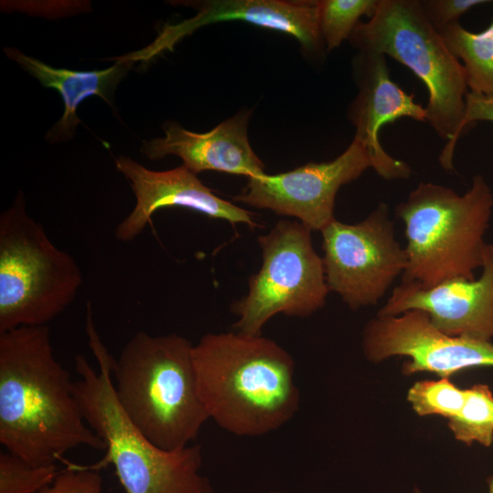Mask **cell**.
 <instances>
[{"mask_svg": "<svg viewBox=\"0 0 493 493\" xmlns=\"http://www.w3.org/2000/svg\"><path fill=\"white\" fill-rule=\"evenodd\" d=\"M70 372L58 361L47 325L0 333V443L35 466L74 448L104 451L86 423Z\"/></svg>", "mask_w": 493, "mask_h": 493, "instance_id": "cell-1", "label": "cell"}, {"mask_svg": "<svg viewBox=\"0 0 493 493\" xmlns=\"http://www.w3.org/2000/svg\"><path fill=\"white\" fill-rule=\"evenodd\" d=\"M200 398L222 429L259 436L290 421L299 410L291 355L262 335L207 333L193 347Z\"/></svg>", "mask_w": 493, "mask_h": 493, "instance_id": "cell-2", "label": "cell"}, {"mask_svg": "<svg viewBox=\"0 0 493 493\" xmlns=\"http://www.w3.org/2000/svg\"><path fill=\"white\" fill-rule=\"evenodd\" d=\"M86 331L99 369L77 354L74 367L79 379L74 381L73 389L86 423L105 445V456L97 467L111 464L126 493H215L209 479L200 473L199 445L176 451L161 449L130 421L115 394V359L102 343L91 314L87 316Z\"/></svg>", "mask_w": 493, "mask_h": 493, "instance_id": "cell-3", "label": "cell"}, {"mask_svg": "<svg viewBox=\"0 0 493 493\" xmlns=\"http://www.w3.org/2000/svg\"><path fill=\"white\" fill-rule=\"evenodd\" d=\"M189 340L136 332L115 359L116 398L137 429L166 451L190 446L209 419L200 398Z\"/></svg>", "mask_w": 493, "mask_h": 493, "instance_id": "cell-4", "label": "cell"}, {"mask_svg": "<svg viewBox=\"0 0 493 493\" xmlns=\"http://www.w3.org/2000/svg\"><path fill=\"white\" fill-rule=\"evenodd\" d=\"M493 208V194L481 175L467 192L420 183L396 205L404 222L406 267L402 282L428 288L454 278H474L482 267L484 235Z\"/></svg>", "mask_w": 493, "mask_h": 493, "instance_id": "cell-5", "label": "cell"}, {"mask_svg": "<svg viewBox=\"0 0 493 493\" xmlns=\"http://www.w3.org/2000/svg\"><path fill=\"white\" fill-rule=\"evenodd\" d=\"M349 41L357 51L394 58L424 82L429 95L426 121L448 140L439 162L451 171L455 145L468 125L466 74L426 19L419 0H380L373 16L359 22Z\"/></svg>", "mask_w": 493, "mask_h": 493, "instance_id": "cell-6", "label": "cell"}, {"mask_svg": "<svg viewBox=\"0 0 493 493\" xmlns=\"http://www.w3.org/2000/svg\"><path fill=\"white\" fill-rule=\"evenodd\" d=\"M80 267L27 212L19 193L0 215V333L47 325L75 299Z\"/></svg>", "mask_w": 493, "mask_h": 493, "instance_id": "cell-7", "label": "cell"}, {"mask_svg": "<svg viewBox=\"0 0 493 493\" xmlns=\"http://www.w3.org/2000/svg\"><path fill=\"white\" fill-rule=\"evenodd\" d=\"M310 234L300 222L280 220L258 236L261 267L249 278L247 294L232 305L237 331L261 335L277 314L308 317L324 306L330 289Z\"/></svg>", "mask_w": 493, "mask_h": 493, "instance_id": "cell-8", "label": "cell"}, {"mask_svg": "<svg viewBox=\"0 0 493 493\" xmlns=\"http://www.w3.org/2000/svg\"><path fill=\"white\" fill-rule=\"evenodd\" d=\"M321 235L328 288L353 310L376 305L406 267L385 203L356 224L334 219Z\"/></svg>", "mask_w": 493, "mask_h": 493, "instance_id": "cell-9", "label": "cell"}, {"mask_svg": "<svg viewBox=\"0 0 493 493\" xmlns=\"http://www.w3.org/2000/svg\"><path fill=\"white\" fill-rule=\"evenodd\" d=\"M364 356L372 362L405 356V375L430 372L440 378L475 367H493V343L469 337L451 336L437 330L422 310L397 316H378L364 327Z\"/></svg>", "mask_w": 493, "mask_h": 493, "instance_id": "cell-10", "label": "cell"}, {"mask_svg": "<svg viewBox=\"0 0 493 493\" xmlns=\"http://www.w3.org/2000/svg\"><path fill=\"white\" fill-rule=\"evenodd\" d=\"M370 167L372 161L366 148L353 139L332 161L309 163L286 173L248 178L233 200L279 215L297 217L311 231L321 232L335 219L339 189L357 180Z\"/></svg>", "mask_w": 493, "mask_h": 493, "instance_id": "cell-11", "label": "cell"}, {"mask_svg": "<svg viewBox=\"0 0 493 493\" xmlns=\"http://www.w3.org/2000/svg\"><path fill=\"white\" fill-rule=\"evenodd\" d=\"M481 267L477 279L454 278L428 288L401 282L377 315L397 316L418 309L446 334L492 341L493 244H486Z\"/></svg>", "mask_w": 493, "mask_h": 493, "instance_id": "cell-12", "label": "cell"}, {"mask_svg": "<svg viewBox=\"0 0 493 493\" xmlns=\"http://www.w3.org/2000/svg\"><path fill=\"white\" fill-rule=\"evenodd\" d=\"M352 72L358 93L349 106L348 118L355 128L354 140L367 150L372 168L384 180H405L410 166L389 155L379 140L382 127L399 118L426 121V111L390 78L385 56L357 51Z\"/></svg>", "mask_w": 493, "mask_h": 493, "instance_id": "cell-13", "label": "cell"}, {"mask_svg": "<svg viewBox=\"0 0 493 493\" xmlns=\"http://www.w3.org/2000/svg\"><path fill=\"white\" fill-rule=\"evenodd\" d=\"M116 168L130 182L136 202L132 210L115 227L121 242H131L151 222L155 211L163 207H182L233 225L257 226L252 213L215 195L185 166L150 170L130 157L115 160Z\"/></svg>", "mask_w": 493, "mask_h": 493, "instance_id": "cell-14", "label": "cell"}, {"mask_svg": "<svg viewBox=\"0 0 493 493\" xmlns=\"http://www.w3.org/2000/svg\"><path fill=\"white\" fill-rule=\"evenodd\" d=\"M192 5L196 16L166 26L150 48L152 54L171 47L198 27L226 21H243L288 34L311 55H321L325 46L319 24V0H210Z\"/></svg>", "mask_w": 493, "mask_h": 493, "instance_id": "cell-15", "label": "cell"}, {"mask_svg": "<svg viewBox=\"0 0 493 493\" xmlns=\"http://www.w3.org/2000/svg\"><path fill=\"white\" fill-rule=\"evenodd\" d=\"M250 111H242L205 133L187 131L177 123L163 128L164 137L144 142L141 152L151 160L170 154L194 174L205 171L257 177L265 164L253 151L247 136Z\"/></svg>", "mask_w": 493, "mask_h": 493, "instance_id": "cell-16", "label": "cell"}, {"mask_svg": "<svg viewBox=\"0 0 493 493\" xmlns=\"http://www.w3.org/2000/svg\"><path fill=\"white\" fill-rule=\"evenodd\" d=\"M5 52L44 87L55 89L61 95L64 112L59 121L47 131V140L49 142H58L72 138L80 122L77 110L87 98L96 95L110 103L118 84L135 62L132 56H124L105 69L78 71L53 68L23 54L16 48H5Z\"/></svg>", "mask_w": 493, "mask_h": 493, "instance_id": "cell-17", "label": "cell"}, {"mask_svg": "<svg viewBox=\"0 0 493 493\" xmlns=\"http://www.w3.org/2000/svg\"><path fill=\"white\" fill-rule=\"evenodd\" d=\"M436 31L451 54L462 61L469 93L493 100V19L478 33L459 22Z\"/></svg>", "mask_w": 493, "mask_h": 493, "instance_id": "cell-18", "label": "cell"}, {"mask_svg": "<svg viewBox=\"0 0 493 493\" xmlns=\"http://www.w3.org/2000/svg\"><path fill=\"white\" fill-rule=\"evenodd\" d=\"M466 390L463 408L448 420V428L459 442L489 447L493 444V393L484 383L474 384Z\"/></svg>", "mask_w": 493, "mask_h": 493, "instance_id": "cell-19", "label": "cell"}, {"mask_svg": "<svg viewBox=\"0 0 493 493\" xmlns=\"http://www.w3.org/2000/svg\"><path fill=\"white\" fill-rule=\"evenodd\" d=\"M380 0H319V24L325 47L335 49L349 39L360 18L372 17Z\"/></svg>", "mask_w": 493, "mask_h": 493, "instance_id": "cell-20", "label": "cell"}, {"mask_svg": "<svg viewBox=\"0 0 493 493\" xmlns=\"http://www.w3.org/2000/svg\"><path fill=\"white\" fill-rule=\"evenodd\" d=\"M467 390L449 378L415 382L407 392V401L419 416L437 415L447 420L456 416L465 404Z\"/></svg>", "mask_w": 493, "mask_h": 493, "instance_id": "cell-21", "label": "cell"}, {"mask_svg": "<svg viewBox=\"0 0 493 493\" xmlns=\"http://www.w3.org/2000/svg\"><path fill=\"white\" fill-rule=\"evenodd\" d=\"M58 473L56 464L35 466L5 450L0 452V493H39Z\"/></svg>", "mask_w": 493, "mask_h": 493, "instance_id": "cell-22", "label": "cell"}, {"mask_svg": "<svg viewBox=\"0 0 493 493\" xmlns=\"http://www.w3.org/2000/svg\"><path fill=\"white\" fill-rule=\"evenodd\" d=\"M39 493H104L103 480L95 467H69Z\"/></svg>", "mask_w": 493, "mask_h": 493, "instance_id": "cell-23", "label": "cell"}, {"mask_svg": "<svg viewBox=\"0 0 493 493\" xmlns=\"http://www.w3.org/2000/svg\"><path fill=\"white\" fill-rule=\"evenodd\" d=\"M489 2L488 0H419L423 13L435 30L458 23L461 16L468 10Z\"/></svg>", "mask_w": 493, "mask_h": 493, "instance_id": "cell-24", "label": "cell"}, {"mask_svg": "<svg viewBox=\"0 0 493 493\" xmlns=\"http://www.w3.org/2000/svg\"><path fill=\"white\" fill-rule=\"evenodd\" d=\"M488 493H493V475L487 479Z\"/></svg>", "mask_w": 493, "mask_h": 493, "instance_id": "cell-25", "label": "cell"}, {"mask_svg": "<svg viewBox=\"0 0 493 493\" xmlns=\"http://www.w3.org/2000/svg\"><path fill=\"white\" fill-rule=\"evenodd\" d=\"M413 493H423V491L420 488H418L417 487H415L414 488V490H413Z\"/></svg>", "mask_w": 493, "mask_h": 493, "instance_id": "cell-26", "label": "cell"}]
</instances>
